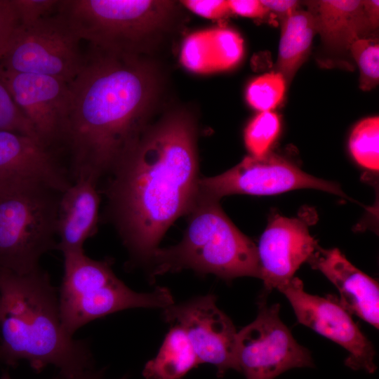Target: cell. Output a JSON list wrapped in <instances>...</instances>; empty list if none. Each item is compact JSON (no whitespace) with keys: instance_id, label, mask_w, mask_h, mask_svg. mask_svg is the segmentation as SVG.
Segmentation results:
<instances>
[{"instance_id":"cell-29","label":"cell","mask_w":379,"mask_h":379,"mask_svg":"<svg viewBox=\"0 0 379 379\" xmlns=\"http://www.w3.org/2000/svg\"><path fill=\"white\" fill-rule=\"evenodd\" d=\"M180 2L192 13L209 20H218L232 13L228 1L185 0Z\"/></svg>"},{"instance_id":"cell-25","label":"cell","mask_w":379,"mask_h":379,"mask_svg":"<svg viewBox=\"0 0 379 379\" xmlns=\"http://www.w3.org/2000/svg\"><path fill=\"white\" fill-rule=\"evenodd\" d=\"M349 50L359 69V87L364 91H371L379 82L378 39L364 37L354 41Z\"/></svg>"},{"instance_id":"cell-26","label":"cell","mask_w":379,"mask_h":379,"mask_svg":"<svg viewBox=\"0 0 379 379\" xmlns=\"http://www.w3.org/2000/svg\"><path fill=\"white\" fill-rule=\"evenodd\" d=\"M0 131L18 133L39 140L32 124L15 103L1 76Z\"/></svg>"},{"instance_id":"cell-3","label":"cell","mask_w":379,"mask_h":379,"mask_svg":"<svg viewBox=\"0 0 379 379\" xmlns=\"http://www.w3.org/2000/svg\"><path fill=\"white\" fill-rule=\"evenodd\" d=\"M0 362L58 368L70 379L92 370L88 343L64 330L58 291L41 267L24 274L0 268Z\"/></svg>"},{"instance_id":"cell-23","label":"cell","mask_w":379,"mask_h":379,"mask_svg":"<svg viewBox=\"0 0 379 379\" xmlns=\"http://www.w3.org/2000/svg\"><path fill=\"white\" fill-rule=\"evenodd\" d=\"M286 84L285 79L278 72L261 75L248 84L246 100L251 107L260 112H270L283 99Z\"/></svg>"},{"instance_id":"cell-16","label":"cell","mask_w":379,"mask_h":379,"mask_svg":"<svg viewBox=\"0 0 379 379\" xmlns=\"http://www.w3.org/2000/svg\"><path fill=\"white\" fill-rule=\"evenodd\" d=\"M339 291L340 304L377 329L379 325L378 282L354 266L338 249L319 246L307 260Z\"/></svg>"},{"instance_id":"cell-4","label":"cell","mask_w":379,"mask_h":379,"mask_svg":"<svg viewBox=\"0 0 379 379\" xmlns=\"http://www.w3.org/2000/svg\"><path fill=\"white\" fill-rule=\"evenodd\" d=\"M183 239L152 254L153 274L192 269L223 279L260 277L255 244L232 223L218 201L197 194ZM149 261V260H148Z\"/></svg>"},{"instance_id":"cell-27","label":"cell","mask_w":379,"mask_h":379,"mask_svg":"<svg viewBox=\"0 0 379 379\" xmlns=\"http://www.w3.org/2000/svg\"><path fill=\"white\" fill-rule=\"evenodd\" d=\"M20 25L32 24L58 10L60 0H12Z\"/></svg>"},{"instance_id":"cell-30","label":"cell","mask_w":379,"mask_h":379,"mask_svg":"<svg viewBox=\"0 0 379 379\" xmlns=\"http://www.w3.org/2000/svg\"><path fill=\"white\" fill-rule=\"evenodd\" d=\"M228 4L232 13L243 17L262 18L269 13L267 8L258 0H230Z\"/></svg>"},{"instance_id":"cell-18","label":"cell","mask_w":379,"mask_h":379,"mask_svg":"<svg viewBox=\"0 0 379 379\" xmlns=\"http://www.w3.org/2000/svg\"><path fill=\"white\" fill-rule=\"evenodd\" d=\"M244 54V41L236 31L213 28L189 35L184 41L180 58L190 71L210 73L235 67Z\"/></svg>"},{"instance_id":"cell-10","label":"cell","mask_w":379,"mask_h":379,"mask_svg":"<svg viewBox=\"0 0 379 379\" xmlns=\"http://www.w3.org/2000/svg\"><path fill=\"white\" fill-rule=\"evenodd\" d=\"M302 188L348 198L338 184L312 176L270 152L260 157H246L220 175L199 179L197 194L218 201L230 194L271 195Z\"/></svg>"},{"instance_id":"cell-1","label":"cell","mask_w":379,"mask_h":379,"mask_svg":"<svg viewBox=\"0 0 379 379\" xmlns=\"http://www.w3.org/2000/svg\"><path fill=\"white\" fill-rule=\"evenodd\" d=\"M197 131L184 111L145 128L110 171L108 213L130 252L149 260L198 192Z\"/></svg>"},{"instance_id":"cell-5","label":"cell","mask_w":379,"mask_h":379,"mask_svg":"<svg viewBox=\"0 0 379 379\" xmlns=\"http://www.w3.org/2000/svg\"><path fill=\"white\" fill-rule=\"evenodd\" d=\"M58 10L91 48L138 55L166 30L175 6L161 0H60Z\"/></svg>"},{"instance_id":"cell-22","label":"cell","mask_w":379,"mask_h":379,"mask_svg":"<svg viewBox=\"0 0 379 379\" xmlns=\"http://www.w3.org/2000/svg\"><path fill=\"white\" fill-rule=\"evenodd\" d=\"M379 117H368L359 122L349 140L350 152L362 166L374 171L379 168Z\"/></svg>"},{"instance_id":"cell-11","label":"cell","mask_w":379,"mask_h":379,"mask_svg":"<svg viewBox=\"0 0 379 379\" xmlns=\"http://www.w3.org/2000/svg\"><path fill=\"white\" fill-rule=\"evenodd\" d=\"M291 303L297 320L319 334L340 345L349 353L345 365L354 371L374 373L375 351L371 342L353 321L351 314L333 295L307 293L302 281L293 277L278 288Z\"/></svg>"},{"instance_id":"cell-21","label":"cell","mask_w":379,"mask_h":379,"mask_svg":"<svg viewBox=\"0 0 379 379\" xmlns=\"http://www.w3.org/2000/svg\"><path fill=\"white\" fill-rule=\"evenodd\" d=\"M199 364L185 332L175 325L166 334L157 356L145 365L142 375L145 379H181Z\"/></svg>"},{"instance_id":"cell-24","label":"cell","mask_w":379,"mask_h":379,"mask_svg":"<svg viewBox=\"0 0 379 379\" xmlns=\"http://www.w3.org/2000/svg\"><path fill=\"white\" fill-rule=\"evenodd\" d=\"M278 115L270 112H261L248 124L244 131V142L252 156L266 154L280 131Z\"/></svg>"},{"instance_id":"cell-34","label":"cell","mask_w":379,"mask_h":379,"mask_svg":"<svg viewBox=\"0 0 379 379\" xmlns=\"http://www.w3.org/2000/svg\"><path fill=\"white\" fill-rule=\"evenodd\" d=\"M0 379H11L9 375L7 373H5L2 375L1 378ZM55 379H67L64 377H62V378H55Z\"/></svg>"},{"instance_id":"cell-28","label":"cell","mask_w":379,"mask_h":379,"mask_svg":"<svg viewBox=\"0 0 379 379\" xmlns=\"http://www.w3.org/2000/svg\"><path fill=\"white\" fill-rule=\"evenodd\" d=\"M19 25L12 0H0V59Z\"/></svg>"},{"instance_id":"cell-2","label":"cell","mask_w":379,"mask_h":379,"mask_svg":"<svg viewBox=\"0 0 379 379\" xmlns=\"http://www.w3.org/2000/svg\"><path fill=\"white\" fill-rule=\"evenodd\" d=\"M70 99L62 142L73 180L109 173L145 127L159 91L156 70L136 55L93 48L69 83Z\"/></svg>"},{"instance_id":"cell-9","label":"cell","mask_w":379,"mask_h":379,"mask_svg":"<svg viewBox=\"0 0 379 379\" xmlns=\"http://www.w3.org/2000/svg\"><path fill=\"white\" fill-rule=\"evenodd\" d=\"M262 294L255 319L237 332L236 360L246 379H274L294 368L314 367L311 354L299 345Z\"/></svg>"},{"instance_id":"cell-12","label":"cell","mask_w":379,"mask_h":379,"mask_svg":"<svg viewBox=\"0 0 379 379\" xmlns=\"http://www.w3.org/2000/svg\"><path fill=\"white\" fill-rule=\"evenodd\" d=\"M211 294L164 308L163 317L185 332L200 364L215 366L222 377L229 369L239 371L236 360L237 332L231 319L216 305Z\"/></svg>"},{"instance_id":"cell-13","label":"cell","mask_w":379,"mask_h":379,"mask_svg":"<svg viewBox=\"0 0 379 379\" xmlns=\"http://www.w3.org/2000/svg\"><path fill=\"white\" fill-rule=\"evenodd\" d=\"M0 76L39 139L51 148L62 142L69 106V83L51 76L1 69Z\"/></svg>"},{"instance_id":"cell-19","label":"cell","mask_w":379,"mask_h":379,"mask_svg":"<svg viewBox=\"0 0 379 379\" xmlns=\"http://www.w3.org/2000/svg\"><path fill=\"white\" fill-rule=\"evenodd\" d=\"M317 33L324 44L335 50L349 49L356 40L371 29L362 1L321 0L312 3Z\"/></svg>"},{"instance_id":"cell-31","label":"cell","mask_w":379,"mask_h":379,"mask_svg":"<svg viewBox=\"0 0 379 379\" xmlns=\"http://www.w3.org/2000/svg\"><path fill=\"white\" fill-rule=\"evenodd\" d=\"M261 3L270 11L275 13L281 19L284 18L292 12L299 9L300 2L298 1H272L262 0Z\"/></svg>"},{"instance_id":"cell-32","label":"cell","mask_w":379,"mask_h":379,"mask_svg":"<svg viewBox=\"0 0 379 379\" xmlns=\"http://www.w3.org/2000/svg\"><path fill=\"white\" fill-rule=\"evenodd\" d=\"M363 8L372 30L376 29L379 24V1L365 0Z\"/></svg>"},{"instance_id":"cell-7","label":"cell","mask_w":379,"mask_h":379,"mask_svg":"<svg viewBox=\"0 0 379 379\" xmlns=\"http://www.w3.org/2000/svg\"><path fill=\"white\" fill-rule=\"evenodd\" d=\"M60 194L41 183L0 187V268L27 274L57 249Z\"/></svg>"},{"instance_id":"cell-33","label":"cell","mask_w":379,"mask_h":379,"mask_svg":"<svg viewBox=\"0 0 379 379\" xmlns=\"http://www.w3.org/2000/svg\"><path fill=\"white\" fill-rule=\"evenodd\" d=\"M98 375L91 370L78 377L70 379H98Z\"/></svg>"},{"instance_id":"cell-35","label":"cell","mask_w":379,"mask_h":379,"mask_svg":"<svg viewBox=\"0 0 379 379\" xmlns=\"http://www.w3.org/2000/svg\"><path fill=\"white\" fill-rule=\"evenodd\" d=\"M121 379H126V377L124 376V377L121 378Z\"/></svg>"},{"instance_id":"cell-14","label":"cell","mask_w":379,"mask_h":379,"mask_svg":"<svg viewBox=\"0 0 379 379\" xmlns=\"http://www.w3.org/2000/svg\"><path fill=\"white\" fill-rule=\"evenodd\" d=\"M307 223L300 218L276 215L262 234L258 256L260 277L267 295L274 288L287 284L296 270L317 248Z\"/></svg>"},{"instance_id":"cell-17","label":"cell","mask_w":379,"mask_h":379,"mask_svg":"<svg viewBox=\"0 0 379 379\" xmlns=\"http://www.w3.org/2000/svg\"><path fill=\"white\" fill-rule=\"evenodd\" d=\"M98 182L89 176H81L61 192L57 250L62 253L84 251L86 241L97 232L100 203Z\"/></svg>"},{"instance_id":"cell-20","label":"cell","mask_w":379,"mask_h":379,"mask_svg":"<svg viewBox=\"0 0 379 379\" xmlns=\"http://www.w3.org/2000/svg\"><path fill=\"white\" fill-rule=\"evenodd\" d=\"M317 33L314 15L298 9L281 19V37L277 68L290 81L309 53L313 38Z\"/></svg>"},{"instance_id":"cell-6","label":"cell","mask_w":379,"mask_h":379,"mask_svg":"<svg viewBox=\"0 0 379 379\" xmlns=\"http://www.w3.org/2000/svg\"><path fill=\"white\" fill-rule=\"evenodd\" d=\"M63 255V277L58 291L62 327L73 336L86 324L131 308H166L173 304L171 292L158 288L138 293L114 273L108 260H97L84 251Z\"/></svg>"},{"instance_id":"cell-36","label":"cell","mask_w":379,"mask_h":379,"mask_svg":"<svg viewBox=\"0 0 379 379\" xmlns=\"http://www.w3.org/2000/svg\"><path fill=\"white\" fill-rule=\"evenodd\" d=\"M0 305H1V299H0Z\"/></svg>"},{"instance_id":"cell-8","label":"cell","mask_w":379,"mask_h":379,"mask_svg":"<svg viewBox=\"0 0 379 379\" xmlns=\"http://www.w3.org/2000/svg\"><path fill=\"white\" fill-rule=\"evenodd\" d=\"M80 43L57 10L32 24L19 25L0 59V69L51 76L69 83L85 60Z\"/></svg>"},{"instance_id":"cell-15","label":"cell","mask_w":379,"mask_h":379,"mask_svg":"<svg viewBox=\"0 0 379 379\" xmlns=\"http://www.w3.org/2000/svg\"><path fill=\"white\" fill-rule=\"evenodd\" d=\"M72 182L51 147L29 135L0 131V187L41 183L62 192Z\"/></svg>"}]
</instances>
